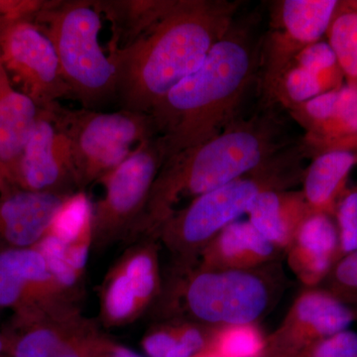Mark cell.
Here are the masks:
<instances>
[{"mask_svg": "<svg viewBox=\"0 0 357 357\" xmlns=\"http://www.w3.org/2000/svg\"><path fill=\"white\" fill-rule=\"evenodd\" d=\"M0 57L14 86L46 109L70 96L57 52L32 21H16L0 44Z\"/></svg>", "mask_w": 357, "mask_h": 357, "instance_id": "9c48e42d", "label": "cell"}, {"mask_svg": "<svg viewBox=\"0 0 357 357\" xmlns=\"http://www.w3.org/2000/svg\"><path fill=\"white\" fill-rule=\"evenodd\" d=\"M289 112L306 131L303 145L307 154L337 150L357 136V86L345 83Z\"/></svg>", "mask_w": 357, "mask_h": 357, "instance_id": "5bb4252c", "label": "cell"}, {"mask_svg": "<svg viewBox=\"0 0 357 357\" xmlns=\"http://www.w3.org/2000/svg\"><path fill=\"white\" fill-rule=\"evenodd\" d=\"M213 328L191 321H174L160 326L143 340L149 357H194L206 351Z\"/></svg>", "mask_w": 357, "mask_h": 357, "instance_id": "7402d4cb", "label": "cell"}, {"mask_svg": "<svg viewBox=\"0 0 357 357\" xmlns=\"http://www.w3.org/2000/svg\"><path fill=\"white\" fill-rule=\"evenodd\" d=\"M48 3L33 0H0V14L13 21H31Z\"/></svg>", "mask_w": 357, "mask_h": 357, "instance_id": "4dcf8cb0", "label": "cell"}, {"mask_svg": "<svg viewBox=\"0 0 357 357\" xmlns=\"http://www.w3.org/2000/svg\"><path fill=\"white\" fill-rule=\"evenodd\" d=\"M349 307H351L352 312H354V319L357 321V302L354 303V304L349 305Z\"/></svg>", "mask_w": 357, "mask_h": 357, "instance_id": "8d00e7d4", "label": "cell"}, {"mask_svg": "<svg viewBox=\"0 0 357 357\" xmlns=\"http://www.w3.org/2000/svg\"><path fill=\"white\" fill-rule=\"evenodd\" d=\"M39 114L36 103L15 89L0 57V171L9 185Z\"/></svg>", "mask_w": 357, "mask_h": 357, "instance_id": "d6986e66", "label": "cell"}, {"mask_svg": "<svg viewBox=\"0 0 357 357\" xmlns=\"http://www.w3.org/2000/svg\"><path fill=\"white\" fill-rule=\"evenodd\" d=\"M14 22H16V21L9 20V18L0 14V44H1L6 32L8 31L9 28H10V26L13 25Z\"/></svg>", "mask_w": 357, "mask_h": 357, "instance_id": "d6a6232c", "label": "cell"}, {"mask_svg": "<svg viewBox=\"0 0 357 357\" xmlns=\"http://www.w3.org/2000/svg\"><path fill=\"white\" fill-rule=\"evenodd\" d=\"M238 6L227 0H176L133 43L109 50L121 109L150 114L231 29Z\"/></svg>", "mask_w": 357, "mask_h": 357, "instance_id": "6da1fadb", "label": "cell"}, {"mask_svg": "<svg viewBox=\"0 0 357 357\" xmlns=\"http://www.w3.org/2000/svg\"><path fill=\"white\" fill-rule=\"evenodd\" d=\"M302 192L270 190L249 204L248 222L280 251H287L300 225L311 213Z\"/></svg>", "mask_w": 357, "mask_h": 357, "instance_id": "ffe728a7", "label": "cell"}, {"mask_svg": "<svg viewBox=\"0 0 357 357\" xmlns=\"http://www.w3.org/2000/svg\"><path fill=\"white\" fill-rule=\"evenodd\" d=\"M13 185L25 191L69 195L79 189L69 138L50 107L40 109Z\"/></svg>", "mask_w": 357, "mask_h": 357, "instance_id": "30bf717a", "label": "cell"}, {"mask_svg": "<svg viewBox=\"0 0 357 357\" xmlns=\"http://www.w3.org/2000/svg\"><path fill=\"white\" fill-rule=\"evenodd\" d=\"M337 150H347V151L357 152V136L351 138V139L347 140L344 144L340 145Z\"/></svg>", "mask_w": 357, "mask_h": 357, "instance_id": "836d02e7", "label": "cell"}, {"mask_svg": "<svg viewBox=\"0 0 357 357\" xmlns=\"http://www.w3.org/2000/svg\"><path fill=\"white\" fill-rule=\"evenodd\" d=\"M46 234L66 244L93 243V204L83 191L66 199Z\"/></svg>", "mask_w": 357, "mask_h": 357, "instance_id": "cb8c5ba5", "label": "cell"}, {"mask_svg": "<svg viewBox=\"0 0 357 357\" xmlns=\"http://www.w3.org/2000/svg\"><path fill=\"white\" fill-rule=\"evenodd\" d=\"M354 319L349 305L326 290L301 294L276 332L266 338L262 357H296L319 340L347 330Z\"/></svg>", "mask_w": 357, "mask_h": 357, "instance_id": "7c38bea8", "label": "cell"}, {"mask_svg": "<svg viewBox=\"0 0 357 357\" xmlns=\"http://www.w3.org/2000/svg\"><path fill=\"white\" fill-rule=\"evenodd\" d=\"M272 264L249 270L180 268L188 275L183 296L185 311L195 323L215 328L256 324L269 311L280 281Z\"/></svg>", "mask_w": 357, "mask_h": 357, "instance_id": "52a82bcc", "label": "cell"}, {"mask_svg": "<svg viewBox=\"0 0 357 357\" xmlns=\"http://www.w3.org/2000/svg\"><path fill=\"white\" fill-rule=\"evenodd\" d=\"M50 107L69 138L79 191L121 165L135 150L133 146L157 136L149 114L70 109L59 102Z\"/></svg>", "mask_w": 357, "mask_h": 357, "instance_id": "8992f818", "label": "cell"}, {"mask_svg": "<svg viewBox=\"0 0 357 357\" xmlns=\"http://www.w3.org/2000/svg\"><path fill=\"white\" fill-rule=\"evenodd\" d=\"M324 282L325 290L344 304L357 302V250L338 259Z\"/></svg>", "mask_w": 357, "mask_h": 357, "instance_id": "83f0119b", "label": "cell"}, {"mask_svg": "<svg viewBox=\"0 0 357 357\" xmlns=\"http://www.w3.org/2000/svg\"><path fill=\"white\" fill-rule=\"evenodd\" d=\"M176 0H98L95 6L112 23L109 50L123 48L144 34L175 4Z\"/></svg>", "mask_w": 357, "mask_h": 357, "instance_id": "44dd1931", "label": "cell"}, {"mask_svg": "<svg viewBox=\"0 0 357 357\" xmlns=\"http://www.w3.org/2000/svg\"><path fill=\"white\" fill-rule=\"evenodd\" d=\"M337 0H284L275 16L265 51L263 86L267 96L296 56L326 35Z\"/></svg>", "mask_w": 357, "mask_h": 357, "instance_id": "4fadbf2b", "label": "cell"}, {"mask_svg": "<svg viewBox=\"0 0 357 357\" xmlns=\"http://www.w3.org/2000/svg\"><path fill=\"white\" fill-rule=\"evenodd\" d=\"M303 185L311 211L335 218L338 203L357 191V152L333 150L317 155L305 170Z\"/></svg>", "mask_w": 357, "mask_h": 357, "instance_id": "ac0fdd59", "label": "cell"}, {"mask_svg": "<svg viewBox=\"0 0 357 357\" xmlns=\"http://www.w3.org/2000/svg\"><path fill=\"white\" fill-rule=\"evenodd\" d=\"M194 357H218V356H215V354H213V352L208 351V349H206V351H204L202 352V354H198V356H196Z\"/></svg>", "mask_w": 357, "mask_h": 357, "instance_id": "d590c367", "label": "cell"}, {"mask_svg": "<svg viewBox=\"0 0 357 357\" xmlns=\"http://www.w3.org/2000/svg\"><path fill=\"white\" fill-rule=\"evenodd\" d=\"M280 252L248 220H236L206 246L194 266L222 271L255 269L271 264Z\"/></svg>", "mask_w": 357, "mask_h": 357, "instance_id": "e0dca14e", "label": "cell"}, {"mask_svg": "<svg viewBox=\"0 0 357 357\" xmlns=\"http://www.w3.org/2000/svg\"><path fill=\"white\" fill-rule=\"evenodd\" d=\"M73 195V194H72ZM72 195L9 190L0 197V248H33L50 227L56 213Z\"/></svg>", "mask_w": 357, "mask_h": 357, "instance_id": "9a60e30c", "label": "cell"}, {"mask_svg": "<svg viewBox=\"0 0 357 357\" xmlns=\"http://www.w3.org/2000/svg\"><path fill=\"white\" fill-rule=\"evenodd\" d=\"M326 36L345 83L357 86V0L338 1Z\"/></svg>", "mask_w": 357, "mask_h": 357, "instance_id": "603a6c76", "label": "cell"}, {"mask_svg": "<svg viewBox=\"0 0 357 357\" xmlns=\"http://www.w3.org/2000/svg\"><path fill=\"white\" fill-rule=\"evenodd\" d=\"M43 255L47 266L60 290L68 291L77 285L81 274L68 264L66 260V244L58 237L46 234L33 246Z\"/></svg>", "mask_w": 357, "mask_h": 357, "instance_id": "4316f807", "label": "cell"}, {"mask_svg": "<svg viewBox=\"0 0 357 357\" xmlns=\"http://www.w3.org/2000/svg\"><path fill=\"white\" fill-rule=\"evenodd\" d=\"M102 307L103 319L109 326L124 325L143 312L132 284L119 265L105 282Z\"/></svg>", "mask_w": 357, "mask_h": 357, "instance_id": "484cf974", "label": "cell"}, {"mask_svg": "<svg viewBox=\"0 0 357 357\" xmlns=\"http://www.w3.org/2000/svg\"><path fill=\"white\" fill-rule=\"evenodd\" d=\"M335 220L342 258L357 250V191L347 195L338 203Z\"/></svg>", "mask_w": 357, "mask_h": 357, "instance_id": "f1b7e54d", "label": "cell"}, {"mask_svg": "<svg viewBox=\"0 0 357 357\" xmlns=\"http://www.w3.org/2000/svg\"><path fill=\"white\" fill-rule=\"evenodd\" d=\"M34 20L55 47L70 96L88 109L116 102V73L98 41L102 14L95 1H49Z\"/></svg>", "mask_w": 357, "mask_h": 357, "instance_id": "5b68a950", "label": "cell"}, {"mask_svg": "<svg viewBox=\"0 0 357 357\" xmlns=\"http://www.w3.org/2000/svg\"><path fill=\"white\" fill-rule=\"evenodd\" d=\"M91 357H142L126 347L115 344L109 340L98 337L93 345Z\"/></svg>", "mask_w": 357, "mask_h": 357, "instance_id": "1f68e13d", "label": "cell"}, {"mask_svg": "<svg viewBox=\"0 0 357 357\" xmlns=\"http://www.w3.org/2000/svg\"><path fill=\"white\" fill-rule=\"evenodd\" d=\"M286 252L289 266L305 286L312 289L325 281L340 258L335 218L311 211Z\"/></svg>", "mask_w": 357, "mask_h": 357, "instance_id": "2e32d148", "label": "cell"}, {"mask_svg": "<svg viewBox=\"0 0 357 357\" xmlns=\"http://www.w3.org/2000/svg\"><path fill=\"white\" fill-rule=\"evenodd\" d=\"M257 62L250 34L232 26L201 67L155 105L150 114L166 160L213 139L236 121Z\"/></svg>", "mask_w": 357, "mask_h": 357, "instance_id": "7a4b0ae2", "label": "cell"}, {"mask_svg": "<svg viewBox=\"0 0 357 357\" xmlns=\"http://www.w3.org/2000/svg\"><path fill=\"white\" fill-rule=\"evenodd\" d=\"M0 357L7 356V342L4 333H0Z\"/></svg>", "mask_w": 357, "mask_h": 357, "instance_id": "e575fe53", "label": "cell"}, {"mask_svg": "<svg viewBox=\"0 0 357 357\" xmlns=\"http://www.w3.org/2000/svg\"><path fill=\"white\" fill-rule=\"evenodd\" d=\"M286 148L280 121L271 112L232 122L203 144L167 159L155 178L134 236L156 237L177 211L206 192L243 177Z\"/></svg>", "mask_w": 357, "mask_h": 357, "instance_id": "3957f363", "label": "cell"}, {"mask_svg": "<svg viewBox=\"0 0 357 357\" xmlns=\"http://www.w3.org/2000/svg\"><path fill=\"white\" fill-rule=\"evenodd\" d=\"M296 357H357V333L342 331L319 340Z\"/></svg>", "mask_w": 357, "mask_h": 357, "instance_id": "f546056e", "label": "cell"}, {"mask_svg": "<svg viewBox=\"0 0 357 357\" xmlns=\"http://www.w3.org/2000/svg\"><path fill=\"white\" fill-rule=\"evenodd\" d=\"M63 306L16 314L4 333L8 357H91L98 335Z\"/></svg>", "mask_w": 357, "mask_h": 357, "instance_id": "8fae6325", "label": "cell"}, {"mask_svg": "<svg viewBox=\"0 0 357 357\" xmlns=\"http://www.w3.org/2000/svg\"><path fill=\"white\" fill-rule=\"evenodd\" d=\"M266 338L256 324L215 326L208 351L218 357H262Z\"/></svg>", "mask_w": 357, "mask_h": 357, "instance_id": "d4e9b609", "label": "cell"}, {"mask_svg": "<svg viewBox=\"0 0 357 357\" xmlns=\"http://www.w3.org/2000/svg\"><path fill=\"white\" fill-rule=\"evenodd\" d=\"M166 161L158 136L145 141L121 165L100 180L102 198L93 206V241L102 246L133 236L148 197Z\"/></svg>", "mask_w": 357, "mask_h": 357, "instance_id": "ba28073f", "label": "cell"}, {"mask_svg": "<svg viewBox=\"0 0 357 357\" xmlns=\"http://www.w3.org/2000/svg\"><path fill=\"white\" fill-rule=\"evenodd\" d=\"M304 146L286 147L243 177L202 195L188 204L161 227L159 237L175 256L178 267H192L206 246L230 223L246 213L257 195L284 191L303 181Z\"/></svg>", "mask_w": 357, "mask_h": 357, "instance_id": "277c9868", "label": "cell"}]
</instances>
